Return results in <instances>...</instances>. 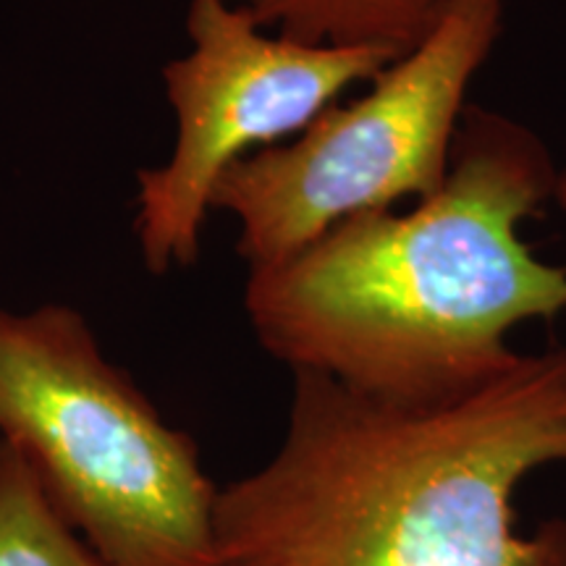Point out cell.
<instances>
[{"mask_svg": "<svg viewBox=\"0 0 566 566\" xmlns=\"http://www.w3.org/2000/svg\"><path fill=\"white\" fill-rule=\"evenodd\" d=\"M546 142L467 105L443 189L415 210L346 218L283 263L250 271L244 310L292 373H321L396 405H436L504 375L506 336L566 310V268L520 223L554 200Z\"/></svg>", "mask_w": 566, "mask_h": 566, "instance_id": "1", "label": "cell"}, {"mask_svg": "<svg viewBox=\"0 0 566 566\" xmlns=\"http://www.w3.org/2000/svg\"><path fill=\"white\" fill-rule=\"evenodd\" d=\"M546 464H566V349L436 405L300 370L279 451L218 488L216 566H566V520L516 527Z\"/></svg>", "mask_w": 566, "mask_h": 566, "instance_id": "2", "label": "cell"}, {"mask_svg": "<svg viewBox=\"0 0 566 566\" xmlns=\"http://www.w3.org/2000/svg\"><path fill=\"white\" fill-rule=\"evenodd\" d=\"M0 441L111 566H216V499L192 436L105 359L69 304L0 307Z\"/></svg>", "mask_w": 566, "mask_h": 566, "instance_id": "3", "label": "cell"}, {"mask_svg": "<svg viewBox=\"0 0 566 566\" xmlns=\"http://www.w3.org/2000/svg\"><path fill=\"white\" fill-rule=\"evenodd\" d=\"M506 3L443 0L428 38L365 95L233 163L210 208L239 221L237 252L250 271L283 263L346 218L441 192L467 90L501 38Z\"/></svg>", "mask_w": 566, "mask_h": 566, "instance_id": "4", "label": "cell"}, {"mask_svg": "<svg viewBox=\"0 0 566 566\" xmlns=\"http://www.w3.org/2000/svg\"><path fill=\"white\" fill-rule=\"evenodd\" d=\"M187 34L189 53L163 69L174 153L137 174L134 233L153 275L197 263L212 192L233 163L304 132L396 61L386 48L283 38L237 0H189Z\"/></svg>", "mask_w": 566, "mask_h": 566, "instance_id": "5", "label": "cell"}, {"mask_svg": "<svg viewBox=\"0 0 566 566\" xmlns=\"http://www.w3.org/2000/svg\"><path fill=\"white\" fill-rule=\"evenodd\" d=\"M443 0H252L260 27L313 45H375L396 59L433 30Z\"/></svg>", "mask_w": 566, "mask_h": 566, "instance_id": "6", "label": "cell"}, {"mask_svg": "<svg viewBox=\"0 0 566 566\" xmlns=\"http://www.w3.org/2000/svg\"><path fill=\"white\" fill-rule=\"evenodd\" d=\"M0 566H111L55 512L30 464L0 441Z\"/></svg>", "mask_w": 566, "mask_h": 566, "instance_id": "7", "label": "cell"}, {"mask_svg": "<svg viewBox=\"0 0 566 566\" xmlns=\"http://www.w3.org/2000/svg\"><path fill=\"white\" fill-rule=\"evenodd\" d=\"M554 202H558V208L566 212V163L564 168H558L556 176V192H554Z\"/></svg>", "mask_w": 566, "mask_h": 566, "instance_id": "8", "label": "cell"}, {"mask_svg": "<svg viewBox=\"0 0 566 566\" xmlns=\"http://www.w3.org/2000/svg\"><path fill=\"white\" fill-rule=\"evenodd\" d=\"M237 3H244V6H250V3H252V0H237Z\"/></svg>", "mask_w": 566, "mask_h": 566, "instance_id": "9", "label": "cell"}]
</instances>
